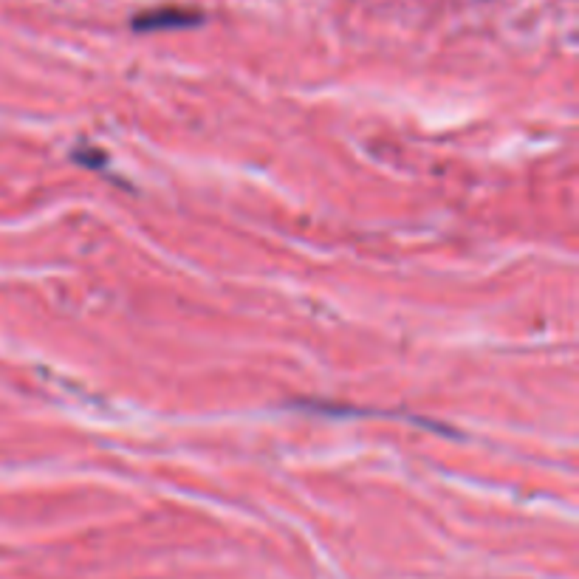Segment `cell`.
<instances>
[{"label":"cell","mask_w":579,"mask_h":579,"mask_svg":"<svg viewBox=\"0 0 579 579\" xmlns=\"http://www.w3.org/2000/svg\"><path fill=\"white\" fill-rule=\"evenodd\" d=\"M201 17L195 12H184V9H159V12H147V15L136 17V29H176V26H193Z\"/></svg>","instance_id":"1"}]
</instances>
